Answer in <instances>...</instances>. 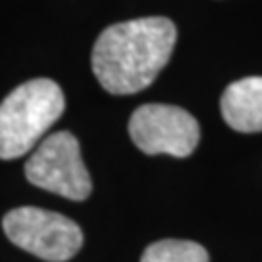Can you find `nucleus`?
Wrapping results in <instances>:
<instances>
[{"mask_svg":"<svg viewBox=\"0 0 262 262\" xmlns=\"http://www.w3.org/2000/svg\"><path fill=\"white\" fill-rule=\"evenodd\" d=\"M64 113V94L49 78L18 85L0 103V159H16L35 148Z\"/></svg>","mask_w":262,"mask_h":262,"instance_id":"obj_2","label":"nucleus"},{"mask_svg":"<svg viewBox=\"0 0 262 262\" xmlns=\"http://www.w3.org/2000/svg\"><path fill=\"white\" fill-rule=\"evenodd\" d=\"M31 185L70 200H85L92 192V179L80 154V144L68 130H60L39 142L26 163Z\"/></svg>","mask_w":262,"mask_h":262,"instance_id":"obj_4","label":"nucleus"},{"mask_svg":"<svg viewBox=\"0 0 262 262\" xmlns=\"http://www.w3.org/2000/svg\"><path fill=\"white\" fill-rule=\"evenodd\" d=\"M177 28L167 18H138L113 24L92 51L95 78L109 94L130 95L146 90L171 58Z\"/></svg>","mask_w":262,"mask_h":262,"instance_id":"obj_1","label":"nucleus"},{"mask_svg":"<svg viewBox=\"0 0 262 262\" xmlns=\"http://www.w3.org/2000/svg\"><path fill=\"white\" fill-rule=\"evenodd\" d=\"M222 115L237 132L262 130V76L241 78L225 88Z\"/></svg>","mask_w":262,"mask_h":262,"instance_id":"obj_6","label":"nucleus"},{"mask_svg":"<svg viewBox=\"0 0 262 262\" xmlns=\"http://www.w3.org/2000/svg\"><path fill=\"white\" fill-rule=\"evenodd\" d=\"M140 262H210L206 249L194 241L163 239L151 243Z\"/></svg>","mask_w":262,"mask_h":262,"instance_id":"obj_7","label":"nucleus"},{"mask_svg":"<svg viewBox=\"0 0 262 262\" xmlns=\"http://www.w3.org/2000/svg\"><path fill=\"white\" fill-rule=\"evenodd\" d=\"M2 227L14 245L49 262L72 258L84 243L82 229L72 220L33 206L10 210Z\"/></svg>","mask_w":262,"mask_h":262,"instance_id":"obj_3","label":"nucleus"},{"mask_svg":"<svg viewBox=\"0 0 262 262\" xmlns=\"http://www.w3.org/2000/svg\"><path fill=\"white\" fill-rule=\"evenodd\" d=\"M132 142L148 156L167 154L187 158L196 150L200 126L188 111L165 103H148L132 113L128 122Z\"/></svg>","mask_w":262,"mask_h":262,"instance_id":"obj_5","label":"nucleus"}]
</instances>
